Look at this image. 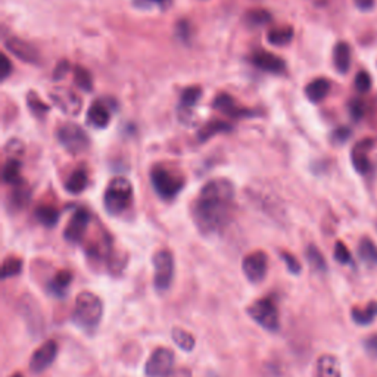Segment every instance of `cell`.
<instances>
[{
	"mask_svg": "<svg viewBox=\"0 0 377 377\" xmlns=\"http://www.w3.org/2000/svg\"><path fill=\"white\" fill-rule=\"evenodd\" d=\"M235 209V186L227 179L209 180L199 192L192 206L197 230L211 236L224 230Z\"/></svg>",
	"mask_w": 377,
	"mask_h": 377,
	"instance_id": "1",
	"label": "cell"
},
{
	"mask_svg": "<svg viewBox=\"0 0 377 377\" xmlns=\"http://www.w3.org/2000/svg\"><path fill=\"white\" fill-rule=\"evenodd\" d=\"M104 316L102 299L92 292H81L75 298V305L72 311V323L87 331L93 334L101 323Z\"/></svg>",
	"mask_w": 377,
	"mask_h": 377,
	"instance_id": "2",
	"label": "cell"
},
{
	"mask_svg": "<svg viewBox=\"0 0 377 377\" xmlns=\"http://www.w3.org/2000/svg\"><path fill=\"white\" fill-rule=\"evenodd\" d=\"M133 204V184L124 179L117 177L110 180L104 195V205L109 215H121Z\"/></svg>",
	"mask_w": 377,
	"mask_h": 377,
	"instance_id": "3",
	"label": "cell"
},
{
	"mask_svg": "<svg viewBox=\"0 0 377 377\" xmlns=\"http://www.w3.org/2000/svg\"><path fill=\"white\" fill-rule=\"evenodd\" d=\"M151 183L153 191L165 201H171L184 187L183 175L167 168L165 165H155L151 171Z\"/></svg>",
	"mask_w": 377,
	"mask_h": 377,
	"instance_id": "4",
	"label": "cell"
},
{
	"mask_svg": "<svg viewBox=\"0 0 377 377\" xmlns=\"http://www.w3.org/2000/svg\"><path fill=\"white\" fill-rule=\"evenodd\" d=\"M248 314L255 323L269 331H277L280 329L279 309L271 298H262L255 301L249 308Z\"/></svg>",
	"mask_w": 377,
	"mask_h": 377,
	"instance_id": "5",
	"label": "cell"
},
{
	"mask_svg": "<svg viewBox=\"0 0 377 377\" xmlns=\"http://www.w3.org/2000/svg\"><path fill=\"white\" fill-rule=\"evenodd\" d=\"M57 137L61 146L74 155L83 153L90 146V139H88L87 133L77 124L66 123L61 126L57 131Z\"/></svg>",
	"mask_w": 377,
	"mask_h": 377,
	"instance_id": "6",
	"label": "cell"
},
{
	"mask_svg": "<svg viewBox=\"0 0 377 377\" xmlns=\"http://www.w3.org/2000/svg\"><path fill=\"white\" fill-rule=\"evenodd\" d=\"M153 284L157 291H167L174 279V257L167 249H161L153 255Z\"/></svg>",
	"mask_w": 377,
	"mask_h": 377,
	"instance_id": "7",
	"label": "cell"
},
{
	"mask_svg": "<svg viewBox=\"0 0 377 377\" xmlns=\"http://www.w3.org/2000/svg\"><path fill=\"white\" fill-rule=\"evenodd\" d=\"M145 371L149 377H170L174 371V352L168 348H157L151 354Z\"/></svg>",
	"mask_w": 377,
	"mask_h": 377,
	"instance_id": "8",
	"label": "cell"
},
{
	"mask_svg": "<svg viewBox=\"0 0 377 377\" xmlns=\"http://www.w3.org/2000/svg\"><path fill=\"white\" fill-rule=\"evenodd\" d=\"M242 270L251 283H260L269 271V257L262 251L251 252L243 258Z\"/></svg>",
	"mask_w": 377,
	"mask_h": 377,
	"instance_id": "9",
	"label": "cell"
},
{
	"mask_svg": "<svg viewBox=\"0 0 377 377\" xmlns=\"http://www.w3.org/2000/svg\"><path fill=\"white\" fill-rule=\"evenodd\" d=\"M57 354H58L57 342L55 340L44 342L31 356L30 370L32 373H43L44 370H48L55 361V358H57Z\"/></svg>",
	"mask_w": 377,
	"mask_h": 377,
	"instance_id": "10",
	"label": "cell"
},
{
	"mask_svg": "<svg viewBox=\"0 0 377 377\" xmlns=\"http://www.w3.org/2000/svg\"><path fill=\"white\" fill-rule=\"evenodd\" d=\"M5 48L8 52H10L18 59L24 61L27 64L36 65L40 62V53L39 50L32 46L27 40H22L19 37H9L5 41Z\"/></svg>",
	"mask_w": 377,
	"mask_h": 377,
	"instance_id": "11",
	"label": "cell"
},
{
	"mask_svg": "<svg viewBox=\"0 0 377 377\" xmlns=\"http://www.w3.org/2000/svg\"><path fill=\"white\" fill-rule=\"evenodd\" d=\"M213 106L220 110V113H223L231 118H246V117H255L258 115L257 110L253 109H248L243 108L242 105H239L235 99H233L230 95L227 93H220L215 99Z\"/></svg>",
	"mask_w": 377,
	"mask_h": 377,
	"instance_id": "12",
	"label": "cell"
},
{
	"mask_svg": "<svg viewBox=\"0 0 377 377\" xmlns=\"http://www.w3.org/2000/svg\"><path fill=\"white\" fill-rule=\"evenodd\" d=\"M88 223H90V214H88V211L83 208L77 209L64 231L65 239L72 243H79L84 236Z\"/></svg>",
	"mask_w": 377,
	"mask_h": 377,
	"instance_id": "13",
	"label": "cell"
},
{
	"mask_svg": "<svg viewBox=\"0 0 377 377\" xmlns=\"http://www.w3.org/2000/svg\"><path fill=\"white\" fill-rule=\"evenodd\" d=\"M252 64L260 68L264 72H270V74H276L280 75L286 71V62L277 57L274 53L265 52V50H260L255 52L251 58Z\"/></svg>",
	"mask_w": 377,
	"mask_h": 377,
	"instance_id": "14",
	"label": "cell"
},
{
	"mask_svg": "<svg viewBox=\"0 0 377 377\" xmlns=\"http://www.w3.org/2000/svg\"><path fill=\"white\" fill-rule=\"evenodd\" d=\"M52 101L55 105L59 106L64 114L68 115H79L81 110V99L77 96L72 90H62V88H57V90L50 93Z\"/></svg>",
	"mask_w": 377,
	"mask_h": 377,
	"instance_id": "15",
	"label": "cell"
},
{
	"mask_svg": "<svg viewBox=\"0 0 377 377\" xmlns=\"http://www.w3.org/2000/svg\"><path fill=\"white\" fill-rule=\"evenodd\" d=\"M370 148H371V140L369 139L361 140L352 148V152H351L352 165L360 174H367L370 170V161H369Z\"/></svg>",
	"mask_w": 377,
	"mask_h": 377,
	"instance_id": "16",
	"label": "cell"
},
{
	"mask_svg": "<svg viewBox=\"0 0 377 377\" xmlns=\"http://www.w3.org/2000/svg\"><path fill=\"white\" fill-rule=\"evenodd\" d=\"M19 308L22 309V316H24V318L27 320L28 327L32 331L37 330L39 334H40L43 320H41L40 308H39L37 302L32 301V299L30 296H24V298H22V304H21Z\"/></svg>",
	"mask_w": 377,
	"mask_h": 377,
	"instance_id": "17",
	"label": "cell"
},
{
	"mask_svg": "<svg viewBox=\"0 0 377 377\" xmlns=\"http://www.w3.org/2000/svg\"><path fill=\"white\" fill-rule=\"evenodd\" d=\"M109 119H110V110L101 101L95 102L87 110V123L96 128L108 127Z\"/></svg>",
	"mask_w": 377,
	"mask_h": 377,
	"instance_id": "18",
	"label": "cell"
},
{
	"mask_svg": "<svg viewBox=\"0 0 377 377\" xmlns=\"http://www.w3.org/2000/svg\"><path fill=\"white\" fill-rule=\"evenodd\" d=\"M202 96V88L193 86V87H187L183 90L180 96V102H179V114L182 115H191L192 109L197 105L199 99Z\"/></svg>",
	"mask_w": 377,
	"mask_h": 377,
	"instance_id": "19",
	"label": "cell"
},
{
	"mask_svg": "<svg viewBox=\"0 0 377 377\" xmlns=\"http://www.w3.org/2000/svg\"><path fill=\"white\" fill-rule=\"evenodd\" d=\"M317 376L318 377H342L339 360L334 356H321L317 361Z\"/></svg>",
	"mask_w": 377,
	"mask_h": 377,
	"instance_id": "20",
	"label": "cell"
},
{
	"mask_svg": "<svg viewBox=\"0 0 377 377\" xmlns=\"http://www.w3.org/2000/svg\"><path fill=\"white\" fill-rule=\"evenodd\" d=\"M330 92V81L326 79H316L305 87V96L313 104H318Z\"/></svg>",
	"mask_w": 377,
	"mask_h": 377,
	"instance_id": "21",
	"label": "cell"
},
{
	"mask_svg": "<svg viewBox=\"0 0 377 377\" xmlns=\"http://www.w3.org/2000/svg\"><path fill=\"white\" fill-rule=\"evenodd\" d=\"M72 282V274L68 270H62L59 273H57V276L53 277V279L48 283V291L53 295V296H65L66 291H68V287Z\"/></svg>",
	"mask_w": 377,
	"mask_h": 377,
	"instance_id": "22",
	"label": "cell"
},
{
	"mask_svg": "<svg viewBox=\"0 0 377 377\" xmlns=\"http://www.w3.org/2000/svg\"><path fill=\"white\" fill-rule=\"evenodd\" d=\"M334 64L339 74H347L351 66V48L347 43L339 41L334 50Z\"/></svg>",
	"mask_w": 377,
	"mask_h": 377,
	"instance_id": "23",
	"label": "cell"
},
{
	"mask_svg": "<svg viewBox=\"0 0 377 377\" xmlns=\"http://www.w3.org/2000/svg\"><path fill=\"white\" fill-rule=\"evenodd\" d=\"M31 199V191L24 182H21L14 186L12 192L9 193V206L14 209L26 208Z\"/></svg>",
	"mask_w": 377,
	"mask_h": 377,
	"instance_id": "24",
	"label": "cell"
},
{
	"mask_svg": "<svg viewBox=\"0 0 377 377\" xmlns=\"http://www.w3.org/2000/svg\"><path fill=\"white\" fill-rule=\"evenodd\" d=\"M231 130H233V127L230 124L224 123V121L214 119V121H209V123H206L201 130L197 131V139H199V142H206L211 137L218 135V133H229Z\"/></svg>",
	"mask_w": 377,
	"mask_h": 377,
	"instance_id": "25",
	"label": "cell"
},
{
	"mask_svg": "<svg viewBox=\"0 0 377 377\" xmlns=\"http://www.w3.org/2000/svg\"><path fill=\"white\" fill-rule=\"evenodd\" d=\"M87 184H88L87 171L80 168V170H75L70 175V179L66 180V183H65V188H66V192H70L71 195H80L81 192L86 191Z\"/></svg>",
	"mask_w": 377,
	"mask_h": 377,
	"instance_id": "26",
	"label": "cell"
},
{
	"mask_svg": "<svg viewBox=\"0 0 377 377\" xmlns=\"http://www.w3.org/2000/svg\"><path fill=\"white\" fill-rule=\"evenodd\" d=\"M295 36L292 27H276L267 32V40L273 46H286Z\"/></svg>",
	"mask_w": 377,
	"mask_h": 377,
	"instance_id": "27",
	"label": "cell"
},
{
	"mask_svg": "<svg viewBox=\"0 0 377 377\" xmlns=\"http://www.w3.org/2000/svg\"><path fill=\"white\" fill-rule=\"evenodd\" d=\"M36 218L44 227H55L59 221V211L49 205H41L36 209Z\"/></svg>",
	"mask_w": 377,
	"mask_h": 377,
	"instance_id": "28",
	"label": "cell"
},
{
	"mask_svg": "<svg viewBox=\"0 0 377 377\" xmlns=\"http://www.w3.org/2000/svg\"><path fill=\"white\" fill-rule=\"evenodd\" d=\"M21 162L17 158H9L6 164L3 165V171H2V179L6 184H18L21 183Z\"/></svg>",
	"mask_w": 377,
	"mask_h": 377,
	"instance_id": "29",
	"label": "cell"
},
{
	"mask_svg": "<svg viewBox=\"0 0 377 377\" xmlns=\"http://www.w3.org/2000/svg\"><path fill=\"white\" fill-rule=\"evenodd\" d=\"M358 253L360 258L369 265H376L377 264V246L373 243V240L364 238L360 242L358 246Z\"/></svg>",
	"mask_w": 377,
	"mask_h": 377,
	"instance_id": "30",
	"label": "cell"
},
{
	"mask_svg": "<svg viewBox=\"0 0 377 377\" xmlns=\"http://www.w3.org/2000/svg\"><path fill=\"white\" fill-rule=\"evenodd\" d=\"M271 21V14L265 9H252L245 14V22L249 27H262Z\"/></svg>",
	"mask_w": 377,
	"mask_h": 377,
	"instance_id": "31",
	"label": "cell"
},
{
	"mask_svg": "<svg viewBox=\"0 0 377 377\" xmlns=\"http://www.w3.org/2000/svg\"><path fill=\"white\" fill-rule=\"evenodd\" d=\"M173 340L177 347H179L180 349L188 352V351H192L195 348V338L188 334V331L183 330V329H179V327H175L173 330Z\"/></svg>",
	"mask_w": 377,
	"mask_h": 377,
	"instance_id": "32",
	"label": "cell"
},
{
	"mask_svg": "<svg viewBox=\"0 0 377 377\" xmlns=\"http://www.w3.org/2000/svg\"><path fill=\"white\" fill-rule=\"evenodd\" d=\"M376 316H377V305H370L365 309H360V308H354L352 309L354 321H356L357 325H361V326L370 325Z\"/></svg>",
	"mask_w": 377,
	"mask_h": 377,
	"instance_id": "33",
	"label": "cell"
},
{
	"mask_svg": "<svg viewBox=\"0 0 377 377\" xmlns=\"http://www.w3.org/2000/svg\"><path fill=\"white\" fill-rule=\"evenodd\" d=\"M307 260L309 265L317 271H326L327 270V264L325 261L323 253H321L314 245H309L307 248Z\"/></svg>",
	"mask_w": 377,
	"mask_h": 377,
	"instance_id": "34",
	"label": "cell"
},
{
	"mask_svg": "<svg viewBox=\"0 0 377 377\" xmlns=\"http://www.w3.org/2000/svg\"><path fill=\"white\" fill-rule=\"evenodd\" d=\"M74 81L84 92H90L93 87L92 75L86 68H83V66H75L74 68Z\"/></svg>",
	"mask_w": 377,
	"mask_h": 377,
	"instance_id": "35",
	"label": "cell"
},
{
	"mask_svg": "<svg viewBox=\"0 0 377 377\" xmlns=\"http://www.w3.org/2000/svg\"><path fill=\"white\" fill-rule=\"evenodd\" d=\"M21 270H22V261L17 257H8L2 265V279L5 280V279H9V277L18 276Z\"/></svg>",
	"mask_w": 377,
	"mask_h": 377,
	"instance_id": "36",
	"label": "cell"
},
{
	"mask_svg": "<svg viewBox=\"0 0 377 377\" xmlns=\"http://www.w3.org/2000/svg\"><path fill=\"white\" fill-rule=\"evenodd\" d=\"M27 104H28V108L32 110V114L37 115V117H43L49 113V106L44 104L35 92L28 93Z\"/></svg>",
	"mask_w": 377,
	"mask_h": 377,
	"instance_id": "37",
	"label": "cell"
},
{
	"mask_svg": "<svg viewBox=\"0 0 377 377\" xmlns=\"http://www.w3.org/2000/svg\"><path fill=\"white\" fill-rule=\"evenodd\" d=\"M356 87L360 93H367L371 88V79L369 72L360 71L356 77Z\"/></svg>",
	"mask_w": 377,
	"mask_h": 377,
	"instance_id": "38",
	"label": "cell"
},
{
	"mask_svg": "<svg viewBox=\"0 0 377 377\" xmlns=\"http://www.w3.org/2000/svg\"><path fill=\"white\" fill-rule=\"evenodd\" d=\"M135 2L136 6L139 8H152V6H157V8H161V9H167L171 6L173 0H133Z\"/></svg>",
	"mask_w": 377,
	"mask_h": 377,
	"instance_id": "39",
	"label": "cell"
},
{
	"mask_svg": "<svg viewBox=\"0 0 377 377\" xmlns=\"http://www.w3.org/2000/svg\"><path fill=\"white\" fill-rule=\"evenodd\" d=\"M335 260L340 264H349L351 262V253L348 248L343 245L342 242H338L335 246Z\"/></svg>",
	"mask_w": 377,
	"mask_h": 377,
	"instance_id": "40",
	"label": "cell"
},
{
	"mask_svg": "<svg viewBox=\"0 0 377 377\" xmlns=\"http://www.w3.org/2000/svg\"><path fill=\"white\" fill-rule=\"evenodd\" d=\"M348 108H349V114H351V117L354 119H361L364 117L365 108H364V104L360 101V99H352V101L348 105Z\"/></svg>",
	"mask_w": 377,
	"mask_h": 377,
	"instance_id": "41",
	"label": "cell"
},
{
	"mask_svg": "<svg viewBox=\"0 0 377 377\" xmlns=\"http://www.w3.org/2000/svg\"><path fill=\"white\" fill-rule=\"evenodd\" d=\"M282 258L286 262L287 270L293 274H299V271H301V264H299V261L293 257V255H291L289 252H283Z\"/></svg>",
	"mask_w": 377,
	"mask_h": 377,
	"instance_id": "42",
	"label": "cell"
},
{
	"mask_svg": "<svg viewBox=\"0 0 377 377\" xmlns=\"http://www.w3.org/2000/svg\"><path fill=\"white\" fill-rule=\"evenodd\" d=\"M351 136V130L347 127H340L338 130H335L331 133V142L335 143V145H343Z\"/></svg>",
	"mask_w": 377,
	"mask_h": 377,
	"instance_id": "43",
	"label": "cell"
},
{
	"mask_svg": "<svg viewBox=\"0 0 377 377\" xmlns=\"http://www.w3.org/2000/svg\"><path fill=\"white\" fill-rule=\"evenodd\" d=\"M71 71V65L66 62V61H62L61 64H58L57 68H55V72H53V79L55 80H61L64 79V77L68 74Z\"/></svg>",
	"mask_w": 377,
	"mask_h": 377,
	"instance_id": "44",
	"label": "cell"
},
{
	"mask_svg": "<svg viewBox=\"0 0 377 377\" xmlns=\"http://www.w3.org/2000/svg\"><path fill=\"white\" fill-rule=\"evenodd\" d=\"M364 347H365V351H367V354L370 357L377 358V335H374V336H371V338H369L367 340H365Z\"/></svg>",
	"mask_w": 377,
	"mask_h": 377,
	"instance_id": "45",
	"label": "cell"
},
{
	"mask_svg": "<svg viewBox=\"0 0 377 377\" xmlns=\"http://www.w3.org/2000/svg\"><path fill=\"white\" fill-rule=\"evenodd\" d=\"M0 59H2V71H0V74H2V80H6L10 75V72H12V65H10V61L6 57V53H2Z\"/></svg>",
	"mask_w": 377,
	"mask_h": 377,
	"instance_id": "46",
	"label": "cell"
},
{
	"mask_svg": "<svg viewBox=\"0 0 377 377\" xmlns=\"http://www.w3.org/2000/svg\"><path fill=\"white\" fill-rule=\"evenodd\" d=\"M177 28H179V30H177V35H179V37L187 41L188 40V32H191V31H188V24H187V22H184V21L179 22V26H177Z\"/></svg>",
	"mask_w": 377,
	"mask_h": 377,
	"instance_id": "47",
	"label": "cell"
},
{
	"mask_svg": "<svg viewBox=\"0 0 377 377\" xmlns=\"http://www.w3.org/2000/svg\"><path fill=\"white\" fill-rule=\"evenodd\" d=\"M356 2L357 8L361 10H370L374 5V0H354Z\"/></svg>",
	"mask_w": 377,
	"mask_h": 377,
	"instance_id": "48",
	"label": "cell"
},
{
	"mask_svg": "<svg viewBox=\"0 0 377 377\" xmlns=\"http://www.w3.org/2000/svg\"><path fill=\"white\" fill-rule=\"evenodd\" d=\"M10 377H22V376H21V374H18V373H17V374H14V376H10Z\"/></svg>",
	"mask_w": 377,
	"mask_h": 377,
	"instance_id": "49",
	"label": "cell"
}]
</instances>
